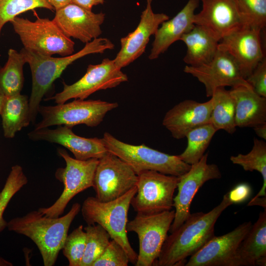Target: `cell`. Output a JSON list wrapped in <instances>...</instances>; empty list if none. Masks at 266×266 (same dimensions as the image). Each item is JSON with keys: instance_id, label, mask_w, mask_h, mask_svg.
Masks as SVG:
<instances>
[{"instance_id": "3", "label": "cell", "mask_w": 266, "mask_h": 266, "mask_svg": "<svg viewBox=\"0 0 266 266\" xmlns=\"http://www.w3.org/2000/svg\"><path fill=\"white\" fill-rule=\"evenodd\" d=\"M114 48V44L109 39L98 37L86 43L77 52L62 57L44 56L22 48L21 51L30 67L32 76V92L29 99L31 122H35L43 97L68 66L88 55L102 54Z\"/></svg>"}, {"instance_id": "23", "label": "cell", "mask_w": 266, "mask_h": 266, "mask_svg": "<svg viewBox=\"0 0 266 266\" xmlns=\"http://www.w3.org/2000/svg\"><path fill=\"white\" fill-rule=\"evenodd\" d=\"M229 91L235 102L236 127L253 128L266 123V98L257 94L250 86L239 85Z\"/></svg>"}, {"instance_id": "33", "label": "cell", "mask_w": 266, "mask_h": 266, "mask_svg": "<svg viewBox=\"0 0 266 266\" xmlns=\"http://www.w3.org/2000/svg\"><path fill=\"white\" fill-rule=\"evenodd\" d=\"M244 26L264 30L266 26V0H234Z\"/></svg>"}, {"instance_id": "35", "label": "cell", "mask_w": 266, "mask_h": 266, "mask_svg": "<svg viewBox=\"0 0 266 266\" xmlns=\"http://www.w3.org/2000/svg\"><path fill=\"white\" fill-rule=\"evenodd\" d=\"M86 233L80 225L67 235L62 250L69 266H80L86 247Z\"/></svg>"}, {"instance_id": "18", "label": "cell", "mask_w": 266, "mask_h": 266, "mask_svg": "<svg viewBox=\"0 0 266 266\" xmlns=\"http://www.w3.org/2000/svg\"><path fill=\"white\" fill-rule=\"evenodd\" d=\"M105 17L71 2L56 10L52 20L67 37L87 43L101 35Z\"/></svg>"}, {"instance_id": "36", "label": "cell", "mask_w": 266, "mask_h": 266, "mask_svg": "<svg viewBox=\"0 0 266 266\" xmlns=\"http://www.w3.org/2000/svg\"><path fill=\"white\" fill-rule=\"evenodd\" d=\"M129 262L128 255L123 248L112 239L92 266H128Z\"/></svg>"}, {"instance_id": "1", "label": "cell", "mask_w": 266, "mask_h": 266, "mask_svg": "<svg viewBox=\"0 0 266 266\" xmlns=\"http://www.w3.org/2000/svg\"><path fill=\"white\" fill-rule=\"evenodd\" d=\"M232 204L226 194L221 202L207 213H191L182 225L167 236L153 266H185L188 257L215 236L216 222L223 211Z\"/></svg>"}, {"instance_id": "39", "label": "cell", "mask_w": 266, "mask_h": 266, "mask_svg": "<svg viewBox=\"0 0 266 266\" xmlns=\"http://www.w3.org/2000/svg\"><path fill=\"white\" fill-rule=\"evenodd\" d=\"M71 2L89 10L94 6L102 4L104 0H71Z\"/></svg>"}, {"instance_id": "26", "label": "cell", "mask_w": 266, "mask_h": 266, "mask_svg": "<svg viewBox=\"0 0 266 266\" xmlns=\"http://www.w3.org/2000/svg\"><path fill=\"white\" fill-rule=\"evenodd\" d=\"M0 115L4 137H14L31 122L28 97L21 93L6 96Z\"/></svg>"}, {"instance_id": "40", "label": "cell", "mask_w": 266, "mask_h": 266, "mask_svg": "<svg viewBox=\"0 0 266 266\" xmlns=\"http://www.w3.org/2000/svg\"><path fill=\"white\" fill-rule=\"evenodd\" d=\"M56 11L71 3V0H45Z\"/></svg>"}, {"instance_id": "20", "label": "cell", "mask_w": 266, "mask_h": 266, "mask_svg": "<svg viewBox=\"0 0 266 266\" xmlns=\"http://www.w3.org/2000/svg\"><path fill=\"white\" fill-rule=\"evenodd\" d=\"M202 9L195 14V25L205 28L219 41L244 26L234 0H200Z\"/></svg>"}, {"instance_id": "21", "label": "cell", "mask_w": 266, "mask_h": 266, "mask_svg": "<svg viewBox=\"0 0 266 266\" xmlns=\"http://www.w3.org/2000/svg\"><path fill=\"white\" fill-rule=\"evenodd\" d=\"M212 109L211 98L204 102L186 100L166 113L162 124L173 137L177 139L183 138L191 130L210 123Z\"/></svg>"}, {"instance_id": "15", "label": "cell", "mask_w": 266, "mask_h": 266, "mask_svg": "<svg viewBox=\"0 0 266 266\" xmlns=\"http://www.w3.org/2000/svg\"><path fill=\"white\" fill-rule=\"evenodd\" d=\"M184 71L197 78L204 85L207 97H211L218 88L250 86L242 76L233 58L226 51L220 49H218L209 62L197 66L186 65Z\"/></svg>"}, {"instance_id": "42", "label": "cell", "mask_w": 266, "mask_h": 266, "mask_svg": "<svg viewBox=\"0 0 266 266\" xmlns=\"http://www.w3.org/2000/svg\"><path fill=\"white\" fill-rule=\"evenodd\" d=\"M256 134L263 140H266V123L259 125L253 128Z\"/></svg>"}, {"instance_id": "12", "label": "cell", "mask_w": 266, "mask_h": 266, "mask_svg": "<svg viewBox=\"0 0 266 266\" xmlns=\"http://www.w3.org/2000/svg\"><path fill=\"white\" fill-rule=\"evenodd\" d=\"M137 175L125 162L108 152L99 159L93 187L101 201L115 200L136 186Z\"/></svg>"}, {"instance_id": "6", "label": "cell", "mask_w": 266, "mask_h": 266, "mask_svg": "<svg viewBox=\"0 0 266 266\" xmlns=\"http://www.w3.org/2000/svg\"><path fill=\"white\" fill-rule=\"evenodd\" d=\"M35 14L36 19L33 21L17 16L10 22L23 48L47 56L73 53L75 43L71 39L64 34L53 20L40 18Z\"/></svg>"}, {"instance_id": "29", "label": "cell", "mask_w": 266, "mask_h": 266, "mask_svg": "<svg viewBox=\"0 0 266 266\" xmlns=\"http://www.w3.org/2000/svg\"><path fill=\"white\" fill-rule=\"evenodd\" d=\"M217 131L210 123L191 130L185 136L187 139V147L178 157L190 165L198 162L205 154Z\"/></svg>"}, {"instance_id": "41", "label": "cell", "mask_w": 266, "mask_h": 266, "mask_svg": "<svg viewBox=\"0 0 266 266\" xmlns=\"http://www.w3.org/2000/svg\"><path fill=\"white\" fill-rule=\"evenodd\" d=\"M248 206L258 205L266 209V197H254L248 203Z\"/></svg>"}, {"instance_id": "17", "label": "cell", "mask_w": 266, "mask_h": 266, "mask_svg": "<svg viewBox=\"0 0 266 266\" xmlns=\"http://www.w3.org/2000/svg\"><path fill=\"white\" fill-rule=\"evenodd\" d=\"M153 1L146 0V7L141 12L136 28L120 39L121 48L113 60L121 69L134 62L144 53L151 36L154 35L163 22L169 19L165 13L153 11Z\"/></svg>"}, {"instance_id": "14", "label": "cell", "mask_w": 266, "mask_h": 266, "mask_svg": "<svg viewBox=\"0 0 266 266\" xmlns=\"http://www.w3.org/2000/svg\"><path fill=\"white\" fill-rule=\"evenodd\" d=\"M250 221L223 235L215 236L190 256L186 266H241L238 248L252 227Z\"/></svg>"}, {"instance_id": "32", "label": "cell", "mask_w": 266, "mask_h": 266, "mask_svg": "<svg viewBox=\"0 0 266 266\" xmlns=\"http://www.w3.org/2000/svg\"><path fill=\"white\" fill-rule=\"evenodd\" d=\"M28 183V178L21 166H12L5 183L0 192V233L7 227L3 213L12 197Z\"/></svg>"}, {"instance_id": "11", "label": "cell", "mask_w": 266, "mask_h": 266, "mask_svg": "<svg viewBox=\"0 0 266 266\" xmlns=\"http://www.w3.org/2000/svg\"><path fill=\"white\" fill-rule=\"evenodd\" d=\"M128 80L127 75L114 60L105 58L100 64L89 65L85 74L75 83H64L63 90L48 100H53L57 104L72 99L85 100L97 91L116 87Z\"/></svg>"}, {"instance_id": "37", "label": "cell", "mask_w": 266, "mask_h": 266, "mask_svg": "<svg viewBox=\"0 0 266 266\" xmlns=\"http://www.w3.org/2000/svg\"><path fill=\"white\" fill-rule=\"evenodd\" d=\"M245 80L257 94L266 98V56Z\"/></svg>"}, {"instance_id": "7", "label": "cell", "mask_w": 266, "mask_h": 266, "mask_svg": "<svg viewBox=\"0 0 266 266\" xmlns=\"http://www.w3.org/2000/svg\"><path fill=\"white\" fill-rule=\"evenodd\" d=\"M118 106L117 102L101 100L75 99L67 103L53 106H40L38 113L42 120L34 129H40L52 126H74L84 124L96 127L103 120L106 113Z\"/></svg>"}, {"instance_id": "34", "label": "cell", "mask_w": 266, "mask_h": 266, "mask_svg": "<svg viewBox=\"0 0 266 266\" xmlns=\"http://www.w3.org/2000/svg\"><path fill=\"white\" fill-rule=\"evenodd\" d=\"M37 8L55 10L45 0H0V36L5 24L22 13Z\"/></svg>"}, {"instance_id": "43", "label": "cell", "mask_w": 266, "mask_h": 266, "mask_svg": "<svg viewBox=\"0 0 266 266\" xmlns=\"http://www.w3.org/2000/svg\"><path fill=\"white\" fill-rule=\"evenodd\" d=\"M6 98V96L2 91V90L0 87V113L3 106L5 99Z\"/></svg>"}, {"instance_id": "19", "label": "cell", "mask_w": 266, "mask_h": 266, "mask_svg": "<svg viewBox=\"0 0 266 266\" xmlns=\"http://www.w3.org/2000/svg\"><path fill=\"white\" fill-rule=\"evenodd\" d=\"M58 126L52 130L48 128L34 129L28 133V137L33 141L43 140L61 145L79 160L100 159L108 152L102 138L80 136L73 132L72 127Z\"/></svg>"}, {"instance_id": "2", "label": "cell", "mask_w": 266, "mask_h": 266, "mask_svg": "<svg viewBox=\"0 0 266 266\" xmlns=\"http://www.w3.org/2000/svg\"><path fill=\"white\" fill-rule=\"evenodd\" d=\"M80 209L81 205L76 202L65 215L56 218L33 210L13 218L7 222V227L9 231L31 239L39 249L44 266H53L63 248L70 225Z\"/></svg>"}, {"instance_id": "27", "label": "cell", "mask_w": 266, "mask_h": 266, "mask_svg": "<svg viewBox=\"0 0 266 266\" xmlns=\"http://www.w3.org/2000/svg\"><path fill=\"white\" fill-rule=\"evenodd\" d=\"M210 98L212 100V109L210 123L217 131L222 130L233 134L236 130L235 107L234 100L230 91L225 87L218 88Z\"/></svg>"}, {"instance_id": "44", "label": "cell", "mask_w": 266, "mask_h": 266, "mask_svg": "<svg viewBox=\"0 0 266 266\" xmlns=\"http://www.w3.org/2000/svg\"><path fill=\"white\" fill-rule=\"evenodd\" d=\"M13 264L0 256V266H12Z\"/></svg>"}, {"instance_id": "10", "label": "cell", "mask_w": 266, "mask_h": 266, "mask_svg": "<svg viewBox=\"0 0 266 266\" xmlns=\"http://www.w3.org/2000/svg\"><path fill=\"white\" fill-rule=\"evenodd\" d=\"M179 176L147 170L137 175V192L131 205L137 213L153 214L170 210Z\"/></svg>"}, {"instance_id": "13", "label": "cell", "mask_w": 266, "mask_h": 266, "mask_svg": "<svg viewBox=\"0 0 266 266\" xmlns=\"http://www.w3.org/2000/svg\"><path fill=\"white\" fill-rule=\"evenodd\" d=\"M208 155V152L205 153L198 162L191 166L187 172L179 176L178 193L173 198L175 216L169 230L170 233L177 230L190 216L191 204L199 189L206 182L222 177L217 165L207 163Z\"/></svg>"}, {"instance_id": "25", "label": "cell", "mask_w": 266, "mask_h": 266, "mask_svg": "<svg viewBox=\"0 0 266 266\" xmlns=\"http://www.w3.org/2000/svg\"><path fill=\"white\" fill-rule=\"evenodd\" d=\"M237 256L241 266H265L266 264V209L240 243Z\"/></svg>"}, {"instance_id": "4", "label": "cell", "mask_w": 266, "mask_h": 266, "mask_svg": "<svg viewBox=\"0 0 266 266\" xmlns=\"http://www.w3.org/2000/svg\"><path fill=\"white\" fill-rule=\"evenodd\" d=\"M136 192L135 186L121 197L109 201H101L96 197H89L83 201L80 209L87 225L101 226L110 238L123 248L130 262L134 265L137 254L130 244L126 227L131 200Z\"/></svg>"}, {"instance_id": "28", "label": "cell", "mask_w": 266, "mask_h": 266, "mask_svg": "<svg viewBox=\"0 0 266 266\" xmlns=\"http://www.w3.org/2000/svg\"><path fill=\"white\" fill-rule=\"evenodd\" d=\"M26 63L20 51L10 48L8 59L3 67L0 68V87L6 97L21 93L24 83L23 66Z\"/></svg>"}, {"instance_id": "9", "label": "cell", "mask_w": 266, "mask_h": 266, "mask_svg": "<svg viewBox=\"0 0 266 266\" xmlns=\"http://www.w3.org/2000/svg\"><path fill=\"white\" fill-rule=\"evenodd\" d=\"M59 154L65 161L66 166L58 168L55 177L64 185L62 193L50 206L38 210L44 215L56 218L62 215L68 202L79 193L93 187L99 159L79 160L72 158L64 149H59Z\"/></svg>"}, {"instance_id": "31", "label": "cell", "mask_w": 266, "mask_h": 266, "mask_svg": "<svg viewBox=\"0 0 266 266\" xmlns=\"http://www.w3.org/2000/svg\"><path fill=\"white\" fill-rule=\"evenodd\" d=\"M86 233V247L80 266H92L104 251L110 242L108 233L98 224L88 225Z\"/></svg>"}, {"instance_id": "38", "label": "cell", "mask_w": 266, "mask_h": 266, "mask_svg": "<svg viewBox=\"0 0 266 266\" xmlns=\"http://www.w3.org/2000/svg\"><path fill=\"white\" fill-rule=\"evenodd\" d=\"M252 194L250 186L245 183L236 185L227 193L229 200L232 204L242 203L247 200Z\"/></svg>"}, {"instance_id": "30", "label": "cell", "mask_w": 266, "mask_h": 266, "mask_svg": "<svg viewBox=\"0 0 266 266\" xmlns=\"http://www.w3.org/2000/svg\"><path fill=\"white\" fill-rule=\"evenodd\" d=\"M230 160L233 164L239 165L245 171L256 170L260 172L263 178V186L255 197H266V143L264 140L254 138L251 151L246 154H238L232 156Z\"/></svg>"}, {"instance_id": "8", "label": "cell", "mask_w": 266, "mask_h": 266, "mask_svg": "<svg viewBox=\"0 0 266 266\" xmlns=\"http://www.w3.org/2000/svg\"><path fill=\"white\" fill-rule=\"evenodd\" d=\"M175 210L146 214L137 213L127 223L128 232H134L139 240L135 266H152L158 259L174 220Z\"/></svg>"}, {"instance_id": "16", "label": "cell", "mask_w": 266, "mask_h": 266, "mask_svg": "<svg viewBox=\"0 0 266 266\" xmlns=\"http://www.w3.org/2000/svg\"><path fill=\"white\" fill-rule=\"evenodd\" d=\"M261 31L243 26L226 35L219 42L218 49L226 51L233 58L245 79L265 57Z\"/></svg>"}, {"instance_id": "24", "label": "cell", "mask_w": 266, "mask_h": 266, "mask_svg": "<svg viewBox=\"0 0 266 266\" xmlns=\"http://www.w3.org/2000/svg\"><path fill=\"white\" fill-rule=\"evenodd\" d=\"M180 40L187 47L183 58L187 66H197L209 62L218 51L219 41L203 27L195 25Z\"/></svg>"}, {"instance_id": "5", "label": "cell", "mask_w": 266, "mask_h": 266, "mask_svg": "<svg viewBox=\"0 0 266 266\" xmlns=\"http://www.w3.org/2000/svg\"><path fill=\"white\" fill-rule=\"evenodd\" d=\"M107 151L126 163L138 175L147 170L180 176L187 172L191 166L177 155H171L145 144L135 145L119 140L110 133L102 138Z\"/></svg>"}, {"instance_id": "22", "label": "cell", "mask_w": 266, "mask_h": 266, "mask_svg": "<svg viewBox=\"0 0 266 266\" xmlns=\"http://www.w3.org/2000/svg\"><path fill=\"white\" fill-rule=\"evenodd\" d=\"M200 0H188L184 7L173 18L163 22L154 34L150 60L157 59L171 44L180 40L181 36L195 26V11L200 5Z\"/></svg>"}]
</instances>
